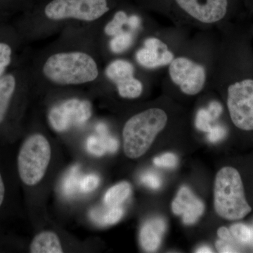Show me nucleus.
<instances>
[{
  "mask_svg": "<svg viewBox=\"0 0 253 253\" xmlns=\"http://www.w3.org/2000/svg\"><path fill=\"white\" fill-rule=\"evenodd\" d=\"M140 179L143 184L152 189H158L162 184L160 176L153 172H144Z\"/></svg>",
  "mask_w": 253,
  "mask_h": 253,
  "instance_id": "28",
  "label": "nucleus"
},
{
  "mask_svg": "<svg viewBox=\"0 0 253 253\" xmlns=\"http://www.w3.org/2000/svg\"><path fill=\"white\" fill-rule=\"evenodd\" d=\"M196 252L199 253H212V250L210 249L209 247H207V246H202V247L199 248V249H197V251H196Z\"/></svg>",
  "mask_w": 253,
  "mask_h": 253,
  "instance_id": "36",
  "label": "nucleus"
},
{
  "mask_svg": "<svg viewBox=\"0 0 253 253\" xmlns=\"http://www.w3.org/2000/svg\"><path fill=\"white\" fill-rule=\"evenodd\" d=\"M92 115L90 101L78 98L65 99L51 106L48 113L50 126L57 132L85 125Z\"/></svg>",
  "mask_w": 253,
  "mask_h": 253,
  "instance_id": "6",
  "label": "nucleus"
},
{
  "mask_svg": "<svg viewBox=\"0 0 253 253\" xmlns=\"http://www.w3.org/2000/svg\"><path fill=\"white\" fill-rule=\"evenodd\" d=\"M229 231L236 241L241 244H248L253 239V231L246 224L241 223L233 224Z\"/></svg>",
  "mask_w": 253,
  "mask_h": 253,
  "instance_id": "24",
  "label": "nucleus"
},
{
  "mask_svg": "<svg viewBox=\"0 0 253 253\" xmlns=\"http://www.w3.org/2000/svg\"><path fill=\"white\" fill-rule=\"evenodd\" d=\"M119 142L116 138L110 135L109 131L91 135L86 140L88 152L95 156H103L106 153L114 154L118 151Z\"/></svg>",
  "mask_w": 253,
  "mask_h": 253,
  "instance_id": "15",
  "label": "nucleus"
},
{
  "mask_svg": "<svg viewBox=\"0 0 253 253\" xmlns=\"http://www.w3.org/2000/svg\"><path fill=\"white\" fill-rule=\"evenodd\" d=\"M135 36L130 31H123L111 38L109 42V49L114 54L126 52L134 44Z\"/></svg>",
  "mask_w": 253,
  "mask_h": 253,
  "instance_id": "21",
  "label": "nucleus"
},
{
  "mask_svg": "<svg viewBox=\"0 0 253 253\" xmlns=\"http://www.w3.org/2000/svg\"><path fill=\"white\" fill-rule=\"evenodd\" d=\"M217 235L219 239L224 240V241H229V242L235 243L236 240L233 238L231 234L230 231L227 228L222 226L219 228L217 231Z\"/></svg>",
  "mask_w": 253,
  "mask_h": 253,
  "instance_id": "34",
  "label": "nucleus"
},
{
  "mask_svg": "<svg viewBox=\"0 0 253 253\" xmlns=\"http://www.w3.org/2000/svg\"><path fill=\"white\" fill-rule=\"evenodd\" d=\"M154 163L160 168H174L178 163L177 157L172 153H167L155 158Z\"/></svg>",
  "mask_w": 253,
  "mask_h": 253,
  "instance_id": "27",
  "label": "nucleus"
},
{
  "mask_svg": "<svg viewBox=\"0 0 253 253\" xmlns=\"http://www.w3.org/2000/svg\"><path fill=\"white\" fill-rule=\"evenodd\" d=\"M207 109L214 121L217 120L222 113V106L217 101H212Z\"/></svg>",
  "mask_w": 253,
  "mask_h": 253,
  "instance_id": "33",
  "label": "nucleus"
},
{
  "mask_svg": "<svg viewBox=\"0 0 253 253\" xmlns=\"http://www.w3.org/2000/svg\"><path fill=\"white\" fill-rule=\"evenodd\" d=\"M51 154L49 141L42 134L34 133L24 139L16 158L18 177L24 185L33 186L42 179Z\"/></svg>",
  "mask_w": 253,
  "mask_h": 253,
  "instance_id": "5",
  "label": "nucleus"
},
{
  "mask_svg": "<svg viewBox=\"0 0 253 253\" xmlns=\"http://www.w3.org/2000/svg\"><path fill=\"white\" fill-rule=\"evenodd\" d=\"M1 1H17V0H1ZM21 1H22L23 3H25V4L27 5V6H28V7H29V9H30V8H31V6H33V5L35 4V3H36V1H37V0H21Z\"/></svg>",
  "mask_w": 253,
  "mask_h": 253,
  "instance_id": "35",
  "label": "nucleus"
},
{
  "mask_svg": "<svg viewBox=\"0 0 253 253\" xmlns=\"http://www.w3.org/2000/svg\"><path fill=\"white\" fill-rule=\"evenodd\" d=\"M118 94L124 99H134L139 97L143 91V84L135 76L114 84Z\"/></svg>",
  "mask_w": 253,
  "mask_h": 253,
  "instance_id": "20",
  "label": "nucleus"
},
{
  "mask_svg": "<svg viewBox=\"0 0 253 253\" xmlns=\"http://www.w3.org/2000/svg\"></svg>",
  "mask_w": 253,
  "mask_h": 253,
  "instance_id": "37",
  "label": "nucleus"
},
{
  "mask_svg": "<svg viewBox=\"0 0 253 253\" xmlns=\"http://www.w3.org/2000/svg\"><path fill=\"white\" fill-rule=\"evenodd\" d=\"M81 171L80 166H75L66 173L61 183V191L66 197H72L80 191L79 185L81 180Z\"/></svg>",
  "mask_w": 253,
  "mask_h": 253,
  "instance_id": "22",
  "label": "nucleus"
},
{
  "mask_svg": "<svg viewBox=\"0 0 253 253\" xmlns=\"http://www.w3.org/2000/svg\"><path fill=\"white\" fill-rule=\"evenodd\" d=\"M6 194H7V188H6V181H5L4 174L0 169V210L6 203Z\"/></svg>",
  "mask_w": 253,
  "mask_h": 253,
  "instance_id": "32",
  "label": "nucleus"
},
{
  "mask_svg": "<svg viewBox=\"0 0 253 253\" xmlns=\"http://www.w3.org/2000/svg\"><path fill=\"white\" fill-rule=\"evenodd\" d=\"M172 212L182 217L186 225L194 224L204 212V203L187 187L182 186L172 204Z\"/></svg>",
  "mask_w": 253,
  "mask_h": 253,
  "instance_id": "12",
  "label": "nucleus"
},
{
  "mask_svg": "<svg viewBox=\"0 0 253 253\" xmlns=\"http://www.w3.org/2000/svg\"><path fill=\"white\" fill-rule=\"evenodd\" d=\"M30 85L28 68L20 74L7 73L0 78V127L9 118L18 93Z\"/></svg>",
  "mask_w": 253,
  "mask_h": 253,
  "instance_id": "9",
  "label": "nucleus"
},
{
  "mask_svg": "<svg viewBox=\"0 0 253 253\" xmlns=\"http://www.w3.org/2000/svg\"><path fill=\"white\" fill-rule=\"evenodd\" d=\"M100 178L95 174H86L81 177L80 180V191L87 194L91 192L99 186Z\"/></svg>",
  "mask_w": 253,
  "mask_h": 253,
  "instance_id": "25",
  "label": "nucleus"
},
{
  "mask_svg": "<svg viewBox=\"0 0 253 253\" xmlns=\"http://www.w3.org/2000/svg\"><path fill=\"white\" fill-rule=\"evenodd\" d=\"M214 120L211 117V114L208 112V109H200L196 115V126L200 131L208 132L211 129V123Z\"/></svg>",
  "mask_w": 253,
  "mask_h": 253,
  "instance_id": "26",
  "label": "nucleus"
},
{
  "mask_svg": "<svg viewBox=\"0 0 253 253\" xmlns=\"http://www.w3.org/2000/svg\"><path fill=\"white\" fill-rule=\"evenodd\" d=\"M169 75L173 83L180 86L184 94H199L206 79L204 66L186 58H176L169 65Z\"/></svg>",
  "mask_w": 253,
  "mask_h": 253,
  "instance_id": "8",
  "label": "nucleus"
},
{
  "mask_svg": "<svg viewBox=\"0 0 253 253\" xmlns=\"http://www.w3.org/2000/svg\"><path fill=\"white\" fill-rule=\"evenodd\" d=\"M234 243L229 242L224 240H219L216 242L215 247L219 253H237V249H236Z\"/></svg>",
  "mask_w": 253,
  "mask_h": 253,
  "instance_id": "30",
  "label": "nucleus"
},
{
  "mask_svg": "<svg viewBox=\"0 0 253 253\" xmlns=\"http://www.w3.org/2000/svg\"><path fill=\"white\" fill-rule=\"evenodd\" d=\"M129 15L123 9H118L113 14L112 17L106 18L101 25L99 29V38H113L124 31V26H126Z\"/></svg>",
  "mask_w": 253,
  "mask_h": 253,
  "instance_id": "17",
  "label": "nucleus"
},
{
  "mask_svg": "<svg viewBox=\"0 0 253 253\" xmlns=\"http://www.w3.org/2000/svg\"><path fill=\"white\" fill-rule=\"evenodd\" d=\"M168 116L162 109H149L131 116L123 129V148L128 158L136 159L149 149L164 129Z\"/></svg>",
  "mask_w": 253,
  "mask_h": 253,
  "instance_id": "3",
  "label": "nucleus"
},
{
  "mask_svg": "<svg viewBox=\"0 0 253 253\" xmlns=\"http://www.w3.org/2000/svg\"><path fill=\"white\" fill-rule=\"evenodd\" d=\"M115 0H37L26 11V39L41 41L73 26L98 24L112 12Z\"/></svg>",
  "mask_w": 253,
  "mask_h": 253,
  "instance_id": "2",
  "label": "nucleus"
},
{
  "mask_svg": "<svg viewBox=\"0 0 253 253\" xmlns=\"http://www.w3.org/2000/svg\"><path fill=\"white\" fill-rule=\"evenodd\" d=\"M166 229V221L162 218L155 217L146 221L139 234V242L142 249L150 253L157 251Z\"/></svg>",
  "mask_w": 253,
  "mask_h": 253,
  "instance_id": "13",
  "label": "nucleus"
},
{
  "mask_svg": "<svg viewBox=\"0 0 253 253\" xmlns=\"http://www.w3.org/2000/svg\"><path fill=\"white\" fill-rule=\"evenodd\" d=\"M102 23L68 26L38 50L28 68L31 89L51 93L100 84L104 72L99 38Z\"/></svg>",
  "mask_w": 253,
  "mask_h": 253,
  "instance_id": "1",
  "label": "nucleus"
},
{
  "mask_svg": "<svg viewBox=\"0 0 253 253\" xmlns=\"http://www.w3.org/2000/svg\"><path fill=\"white\" fill-rule=\"evenodd\" d=\"M124 211L121 206L107 207V209H94L89 212L90 219L95 224L101 226H107L116 224L123 217Z\"/></svg>",
  "mask_w": 253,
  "mask_h": 253,
  "instance_id": "18",
  "label": "nucleus"
},
{
  "mask_svg": "<svg viewBox=\"0 0 253 253\" xmlns=\"http://www.w3.org/2000/svg\"><path fill=\"white\" fill-rule=\"evenodd\" d=\"M214 209L227 220L243 219L252 211L245 196L239 172L235 168H221L216 175L214 188Z\"/></svg>",
  "mask_w": 253,
  "mask_h": 253,
  "instance_id": "4",
  "label": "nucleus"
},
{
  "mask_svg": "<svg viewBox=\"0 0 253 253\" xmlns=\"http://www.w3.org/2000/svg\"><path fill=\"white\" fill-rule=\"evenodd\" d=\"M14 46L9 41H0V78L7 73L14 60Z\"/></svg>",
  "mask_w": 253,
  "mask_h": 253,
  "instance_id": "23",
  "label": "nucleus"
},
{
  "mask_svg": "<svg viewBox=\"0 0 253 253\" xmlns=\"http://www.w3.org/2000/svg\"><path fill=\"white\" fill-rule=\"evenodd\" d=\"M131 185L126 181L118 183L110 188L104 196V204L107 207L120 206L130 196Z\"/></svg>",
  "mask_w": 253,
  "mask_h": 253,
  "instance_id": "19",
  "label": "nucleus"
},
{
  "mask_svg": "<svg viewBox=\"0 0 253 253\" xmlns=\"http://www.w3.org/2000/svg\"><path fill=\"white\" fill-rule=\"evenodd\" d=\"M174 55L168 49V46L158 38H148L144 46L136 53V60L142 67L154 69L170 64Z\"/></svg>",
  "mask_w": 253,
  "mask_h": 253,
  "instance_id": "11",
  "label": "nucleus"
},
{
  "mask_svg": "<svg viewBox=\"0 0 253 253\" xmlns=\"http://www.w3.org/2000/svg\"><path fill=\"white\" fill-rule=\"evenodd\" d=\"M141 20L138 15L131 14L129 15L128 17L127 23L126 26L129 28V31L135 33L136 31H139L141 27Z\"/></svg>",
  "mask_w": 253,
  "mask_h": 253,
  "instance_id": "31",
  "label": "nucleus"
},
{
  "mask_svg": "<svg viewBox=\"0 0 253 253\" xmlns=\"http://www.w3.org/2000/svg\"><path fill=\"white\" fill-rule=\"evenodd\" d=\"M178 5L190 16L205 23H212L224 18L227 0H176Z\"/></svg>",
  "mask_w": 253,
  "mask_h": 253,
  "instance_id": "10",
  "label": "nucleus"
},
{
  "mask_svg": "<svg viewBox=\"0 0 253 253\" xmlns=\"http://www.w3.org/2000/svg\"><path fill=\"white\" fill-rule=\"evenodd\" d=\"M227 106L231 121L238 128L253 130V80H244L229 86Z\"/></svg>",
  "mask_w": 253,
  "mask_h": 253,
  "instance_id": "7",
  "label": "nucleus"
},
{
  "mask_svg": "<svg viewBox=\"0 0 253 253\" xmlns=\"http://www.w3.org/2000/svg\"><path fill=\"white\" fill-rule=\"evenodd\" d=\"M135 73L134 65L125 59H116L106 65L103 72V79L117 84L132 77Z\"/></svg>",
  "mask_w": 253,
  "mask_h": 253,
  "instance_id": "14",
  "label": "nucleus"
},
{
  "mask_svg": "<svg viewBox=\"0 0 253 253\" xmlns=\"http://www.w3.org/2000/svg\"><path fill=\"white\" fill-rule=\"evenodd\" d=\"M226 134L225 127L217 125V126H211V129L208 132V139L211 142L216 143L224 139Z\"/></svg>",
  "mask_w": 253,
  "mask_h": 253,
  "instance_id": "29",
  "label": "nucleus"
},
{
  "mask_svg": "<svg viewBox=\"0 0 253 253\" xmlns=\"http://www.w3.org/2000/svg\"><path fill=\"white\" fill-rule=\"evenodd\" d=\"M30 252L32 253H61L62 246L59 238L54 232L42 231L37 234L30 245Z\"/></svg>",
  "mask_w": 253,
  "mask_h": 253,
  "instance_id": "16",
  "label": "nucleus"
}]
</instances>
